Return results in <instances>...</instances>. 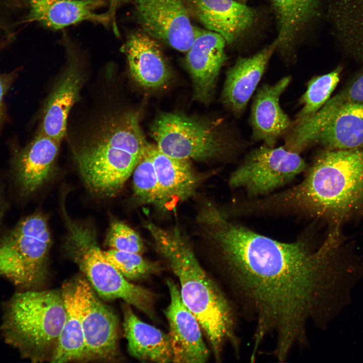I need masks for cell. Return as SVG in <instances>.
<instances>
[{"label": "cell", "mask_w": 363, "mask_h": 363, "mask_svg": "<svg viewBox=\"0 0 363 363\" xmlns=\"http://www.w3.org/2000/svg\"><path fill=\"white\" fill-rule=\"evenodd\" d=\"M103 253L108 261L128 279L144 278L160 270L157 263L145 259L140 254L111 249Z\"/></svg>", "instance_id": "f1b7e54d"}, {"label": "cell", "mask_w": 363, "mask_h": 363, "mask_svg": "<svg viewBox=\"0 0 363 363\" xmlns=\"http://www.w3.org/2000/svg\"><path fill=\"white\" fill-rule=\"evenodd\" d=\"M203 228L254 322V354L270 335L274 355L286 359L307 343L309 325L326 329L351 304L363 278L362 261L338 230L318 247L302 239L283 243L230 222L219 210L207 216Z\"/></svg>", "instance_id": "6da1fadb"}, {"label": "cell", "mask_w": 363, "mask_h": 363, "mask_svg": "<svg viewBox=\"0 0 363 363\" xmlns=\"http://www.w3.org/2000/svg\"><path fill=\"white\" fill-rule=\"evenodd\" d=\"M338 28L351 48L363 57V0H334Z\"/></svg>", "instance_id": "484cf974"}, {"label": "cell", "mask_w": 363, "mask_h": 363, "mask_svg": "<svg viewBox=\"0 0 363 363\" xmlns=\"http://www.w3.org/2000/svg\"><path fill=\"white\" fill-rule=\"evenodd\" d=\"M60 142L39 132L16 155L13 173L23 196L37 191L48 179Z\"/></svg>", "instance_id": "ffe728a7"}, {"label": "cell", "mask_w": 363, "mask_h": 363, "mask_svg": "<svg viewBox=\"0 0 363 363\" xmlns=\"http://www.w3.org/2000/svg\"><path fill=\"white\" fill-rule=\"evenodd\" d=\"M146 152L155 170L163 211L173 208L177 202L185 201L194 195L200 178L189 159L168 156L150 144Z\"/></svg>", "instance_id": "44dd1931"}, {"label": "cell", "mask_w": 363, "mask_h": 363, "mask_svg": "<svg viewBox=\"0 0 363 363\" xmlns=\"http://www.w3.org/2000/svg\"><path fill=\"white\" fill-rule=\"evenodd\" d=\"M145 226L156 250L177 277L182 300L198 320L216 359H220L226 343L238 352L232 308L201 265L189 241L178 228L167 230L150 221Z\"/></svg>", "instance_id": "3957f363"}, {"label": "cell", "mask_w": 363, "mask_h": 363, "mask_svg": "<svg viewBox=\"0 0 363 363\" xmlns=\"http://www.w3.org/2000/svg\"><path fill=\"white\" fill-rule=\"evenodd\" d=\"M341 68L337 67L331 72L313 77L307 85L306 91L300 99L302 107L294 123L305 120L316 113L329 98L337 86Z\"/></svg>", "instance_id": "4316f807"}, {"label": "cell", "mask_w": 363, "mask_h": 363, "mask_svg": "<svg viewBox=\"0 0 363 363\" xmlns=\"http://www.w3.org/2000/svg\"><path fill=\"white\" fill-rule=\"evenodd\" d=\"M142 31L172 48L187 52L195 27L185 0H128Z\"/></svg>", "instance_id": "30bf717a"}, {"label": "cell", "mask_w": 363, "mask_h": 363, "mask_svg": "<svg viewBox=\"0 0 363 363\" xmlns=\"http://www.w3.org/2000/svg\"><path fill=\"white\" fill-rule=\"evenodd\" d=\"M150 133L160 151L177 158L208 161L222 157L230 150L217 125L180 113H160Z\"/></svg>", "instance_id": "ba28073f"}, {"label": "cell", "mask_w": 363, "mask_h": 363, "mask_svg": "<svg viewBox=\"0 0 363 363\" xmlns=\"http://www.w3.org/2000/svg\"><path fill=\"white\" fill-rule=\"evenodd\" d=\"M299 153L284 146L264 144L252 150L231 174L232 188H243L250 196L269 194L293 179L307 168Z\"/></svg>", "instance_id": "9c48e42d"}, {"label": "cell", "mask_w": 363, "mask_h": 363, "mask_svg": "<svg viewBox=\"0 0 363 363\" xmlns=\"http://www.w3.org/2000/svg\"><path fill=\"white\" fill-rule=\"evenodd\" d=\"M170 302L165 311L169 324L168 336L172 362L203 363L209 357V350L203 340L200 325L183 303L179 289L171 280L166 281Z\"/></svg>", "instance_id": "9a60e30c"}, {"label": "cell", "mask_w": 363, "mask_h": 363, "mask_svg": "<svg viewBox=\"0 0 363 363\" xmlns=\"http://www.w3.org/2000/svg\"><path fill=\"white\" fill-rule=\"evenodd\" d=\"M81 316L85 343L84 361H110L117 355L116 315L98 298L91 285L80 279Z\"/></svg>", "instance_id": "7c38bea8"}, {"label": "cell", "mask_w": 363, "mask_h": 363, "mask_svg": "<svg viewBox=\"0 0 363 363\" xmlns=\"http://www.w3.org/2000/svg\"><path fill=\"white\" fill-rule=\"evenodd\" d=\"M65 317L61 291H25L5 304L1 330L6 342L23 357L50 361Z\"/></svg>", "instance_id": "5b68a950"}, {"label": "cell", "mask_w": 363, "mask_h": 363, "mask_svg": "<svg viewBox=\"0 0 363 363\" xmlns=\"http://www.w3.org/2000/svg\"><path fill=\"white\" fill-rule=\"evenodd\" d=\"M106 0H27L26 22H37L46 28L57 30L83 21L107 26L115 21L116 10L109 7L96 13Z\"/></svg>", "instance_id": "2e32d148"}, {"label": "cell", "mask_w": 363, "mask_h": 363, "mask_svg": "<svg viewBox=\"0 0 363 363\" xmlns=\"http://www.w3.org/2000/svg\"><path fill=\"white\" fill-rule=\"evenodd\" d=\"M66 317L51 362L84 361L85 343L82 323L80 279L64 285L61 290Z\"/></svg>", "instance_id": "cb8c5ba5"}, {"label": "cell", "mask_w": 363, "mask_h": 363, "mask_svg": "<svg viewBox=\"0 0 363 363\" xmlns=\"http://www.w3.org/2000/svg\"><path fill=\"white\" fill-rule=\"evenodd\" d=\"M226 42L219 34L195 27L193 41L186 52V64L192 80L194 98L207 104L226 60Z\"/></svg>", "instance_id": "5bb4252c"}, {"label": "cell", "mask_w": 363, "mask_h": 363, "mask_svg": "<svg viewBox=\"0 0 363 363\" xmlns=\"http://www.w3.org/2000/svg\"><path fill=\"white\" fill-rule=\"evenodd\" d=\"M122 49L130 74L140 86L158 89L169 82L171 70L156 39L142 30L134 32L128 36Z\"/></svg>", "instance_id": "ac0fdd59"}, {"label": "cell", "mask_w": 363, "mask_h": 363, "mask_svg": "<svg viewBox=\"0 0 363 363\" xmlns=\"http://www.w3.org/2000/svg\"><path fill=\"white\" fill-rule=\"evenodd\" d=\"M278 26L276 49L289 54L318 10L319 0H271Z\"/></svg>", "instance_id": "d4e9b609"}, {"label": "cell", "mask_w": 363, "mask_h": 363, "mask_svg": "<svg viewBox=\"0 0 363 363\" xmlns=\"http://www.w3.org/2000/svg\"><path fill=\"white\" fill-rule=\"evenodd\" d=\"M272 214H302L327 222L331 228L363 219V148L326 149L305 178L286 191L267 197Z\"/></svg>", "instance_id": "7a4b0ae2"}, {"label": "cell", "mask_w": 363, "mask_h": 363, "mask_svg": "<svg viewBox=\"0 0 363 363\" xmlns=\"http://www.w3.org/2000/svg\"><path fill=\"white\" fill-rule=\"evenodd\" d=\"M276 47L275 40L251 56L239 57L226 72L222 101L235 115L245 110Z\"/></svg>", "instance_id": "7402d4cb"}, {"label": "cell", "mask_w": 363, "mask_h": 363, "mask_svg": "<svg viewBox=\"0 0 363 363\" xmlns=\"http://www.w3.org/2000/svg\"><path fill=\"white\" fill-rule=\"evenodd\" d=\"M191 16L232 44L253 26L255 10L234 0H185Z\"/></svg>", "instance_id": "e0dca14e"}, {"label": "cell", "mask_w": 363, "mask_h": 363, "mask_svg": "<svg viewBox=\"0 0 363 363\" xmlns=\"http://www.w3.org/2000/svg\"><path fill=\"white\" fill-rule=\"evenodd\" d=\"M3 210L4 209H3V206L2 205V203H1V199H0V224L1 223L2 217H3Z\"/></svg>", "instance_id": "1f68e13d"}, {"label": "cell", "mask_w": 363, "mask_h": 363, "mask_svg": "<svg viewBox=\"0 0 363 363\" xmlns=\"http://www.w3.org/2000/svg\"><path fill=\"white\" fill-rule=\"evenodd\" d=\"M106 244L111 249L142 254L145 248L139 235L124 223L113 221L108 230Z\"/></svg>", "instance_id": "f546056e"}, {"label": "cell", "mask_w": 363, "mask_h": 363, "mask_svg": "<svg viewBox=\"0 0 363 363\" xmlns=\"http://www.w3.org/2000/svg\"><path fill=\"white\" fill-rule=\"evenodd\" d=\"M123 312V326L129 353L140 360L172 362L168 334L141 321L129 306L124 307Z\"/></svg>", "instance_id": "603a6c76"}, {"label": "cell", "mask_w": 363, "mask_h": 363, "mask_svg": "<svg viewBox=\"0 0 363 363\" xmlns=\"http://www.w3.org/2000/svg\"><path fill=\"white\" fill-rule=\"evenodd\" d=\"M74 151L82 178L92 192L116 194L132 174L149 145L133 112L112 116Z\"/></svg>", "instance_id": "277c9868"}, {"label": "cell", "mask_w": 363, "mask_h": 363, "mask_svg": "<svg viewBox=\"0 0 363 363\" xmlns=\"http://www.w3.org/2000/svg\"><path fill=\"white\" fill-rule=\"evenodd\" d=\"M66 246L77 260L90 284L100 297L122 299L153 318L154 297L142 287L129 282L105 258L94 230L70 217L66 219Z\"/></svg>", "instance_id": "8992f818"}, {"label": "cell", "mask_w": 363, "mask_h": 363, "mask_svg": "<svg viewBox=\"0 0 363 363\" xmlns=\"http://www.w3.org/2000/svg\"><path fill=\"white\" fill-rule=\"evenodd\" d=\"M132 174L133 191L137 199L142 203L153 205L163 211L155 170L146 152L137 163Z\"/></svg>", "instance_id": "83f0119b"}, {"label": "cell", "mask_w": 363, "mask_h": 363, "mask_svg": "<svg viewBox=\"0 0 363 363\" xmlns=\"http://www.w3.org/2000/svg\"><path fill=\"white\" fill-rule=\"evenodd\" d=\"M20 69L8 73H0V123L3 115V102L5 95L16 78Z\"/></svg>", "instance_id": "4dcf8cb0"}, {"label": "cell", "mask_w": 363, "mask_h": 363, "mask_svg": "<svg viewBox=\"0 0 363 363\" xmlns=\"http://www.w3.org/2000/svg\"><path fill=\"white\" fill-rule=\"evenodd\" d=\"M291 81L285 77L273 85L264 84L257 90L251 111L252 138L274 147L278 139L291 128L293 124L279 104V99Z\"/></svg>", "instance_id": "d6986e66"}, {"label": "cell", "mask_w": 363, "mask_h": 363, "mask_svg": "<svg viewBox=\"0 0 363 363\" xmlns=\"http://www.w3.org/2000/svg\"><path fill=\"white\" fill-rule=\"evenodd\" d=\"M316 144L328 150L363 148V103L344 104L323 121L297 130L294 139L297 151Z\"/></svg>", "instance_id": "8fae6325"}, {"label": "cell", "mask_w": 363, "mask_h": 363, "mask_svg": "<svg viewBox=\"0 0 363 363\" xmlns=\"http://www.w3.org/2000/svg\"><path fill=\"white\" fill-rule=\"evenodd\" d=\"M51 244L47 220L35 213L19 221L0 239V275L30 288L44 279Z\"/></svg>", "instance_id": "52a82bcc"}, {"label": "cell", "mask_w": 363, "mask_h": 363, "mask_svg": "<svg viewBox=\"0 0 363 363\" xmlns=\"http://www.w3.org/2000/svg\"><path fill=\"white\" fill-rule=\"evenodd\" d=\"M61 44L66 49L68 63L44 108L40 132L61 142L69 113L78 97L82 84L77 44L64 33Z\"/></svg>", "instance_id": "4fadbf2b"}]
</instances>
